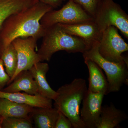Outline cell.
Instances as JSON below:
<instances>
[{
    "mask_svg": "<svg viewBox=\"0 0 128 128\" xmlns=\"http://www.w3.org/2000/svg\"><path fill=\"white\" fill-rule=\"evenodd\" d=\"M88 90L86 81L76 78L70 83L60 87L54 101L55 108L71 121L74 128H86L80 117V107Z\"/></svg>",
    "mask_w": 128,
    "mask_h": 128,
    "instance_id": "cell-3",
    "label": "cell"
},
{
    "mask_svg": "<svg viewBox=\"0 0 128 128\" xmlns=\"http://www.w3.org/2000/svg\"><path fill=\"white\" fill-rule=\"evenodd\" d=\"M54 9L38 2L32 7L9 16L0 32V54L16 38L32 37L38 40L42 38L46 28L40 21L44 14Z\"/></svg>",
    "mask_w": 128,
    "mask_h": 128,
    "instance_id": "cell-1",
    "label": "cell"
},
{
    "mask_svg": "<svg viewBox=\"0 0 128 128\" xmlns=\"http://www.w3.org/2000/svg\"><path fill=\"white\" fill-rule=\"evenodd\" d=\"M49 70L48 64L40 62L34 64L29 70L36 82L39 94L54 101L58 93L51 88L46 80V74Z\"/></svg>",
    "mask_w": 128,
    "mask_h": 128,
    "instance_id": "cell-11",
    "label": "cell"
},
{
    "mask_svg": "<svg viewBox=\"0 0 128 128\" xmlns=\"http://www.w3.org/2000/svg\"><path fill=\"white\" fill-rule=\"evenodd\" d=\"M94 18L102 32L109 27H115L128 39V15L113 0H99Z\"/></svg>",
    "mask_w": 128,
    "mask_h": 128,
    "instance_id": "cell-5",
    "label": "cell"
},
{
    "mask_svg": "<svg viewBox=\"0 0 128 128\" xmlns=\"http://www.w3.org/2000/svg\"><path fill=\"white\" fill-rule=\"evenodd\" d=\"M94 20V18L80 5L72 0L60 10L48 12L42 17L40 23L44 28L58 24H72Z\"/></svg>",
    "mask_w": 128,
    "mask_h": 128,
    "instance_id": "cell-6",
    "label": "cell"
},
{
    "mask_svg": "<svg viewBox=\"0 0 128 128\" xmlns=\"http://www.w3.org/2000/svg\"></svg>",
    "mask_w": 128,
    "mask_h": 128,
    "instance_id": "cell-25",
    "label": "cell"
},
{
    "mask_svg": "<svg viewBox=\"0 0 128 128\" xmlns=\"http://www.w3.org/2000/svg\"><path fill=\"white\" fill-rule=\"evenodd\" d=\"M42 42L38 53L41 62L50 61L58 51L69 53H84L89 49L84 40L67 33L59 24L46 28Z\"/></svg>",
    "mask_w": 128,
    "mask_h": 128,
    "instance_id": "cell-2",
    "label": "cell"
},
{
    "mask_svg": "<svg viewBox=\"0 0 128 128\" xmlns=\"http://www.w3.org/2000/svg\"><path fill=\"white\" fill-rule=\"evenodd\" d=\"M98 45L99 42L96 44L82 54L84 58L91 60L104 70L108 83V93L119 91L124 84H128V62H114L105 59L99 54Z\"/></svg>",
    "mask_w": 128,
    "mask_h": 128,
    "instance_id": "cell-4",
    "label": "cell"
},
{
    "mask_svg": "<svg viewBox=\"0 0 128 128\" xmlns=\"http://www.w3.org/2000/svg\"><path fill=\"white\" fill-rule=\"evenodd\" d=\"M38 40L32 37L19 38L12 42L16 51L18 62L16 72L8 84L11 83L21 72L29 70L34 64L41 62L35 51Z\"/></svg>",
    "mask_w": 128,
    "mask_h": 128,
    "instance_id": "cell-8",
    "label": "cell"
},
{
    "mask_svg": "<svg viewBox=\"0 0 128 128\" xmlns=\"http://www.w3.org/2000/svg\"><path fill=\"white\" fill-rule=\"evenodd\" d=\"M73 128V126L71 121L63 113L59 111L55 128Z\"/></svg>",
    "mask_w": 128,
    "mask_h": 128,
    "instance_id": "cell-22",
    "label": "cell"
},
{
    "mask_svg": "<svg viewBox=\"0 0 128 128\" xmlns=\"http://www.w3.org/2000/svg\"><path fill=\"white\" fill-rule=\"evenodd\" d=\"M80 5L88 14L94 18L99 0H72Z\"/></svg>",
    "mask_w": 128,
    "mask_h": 128,
    "instance_id": "cell-21",
    "label": "cell"
},
{
    "mask_svg": "<svg viewBox=\"0 0 128 128\" xmlns=\"http://www.w3.org/2000/svg\"><path fill=\"white\" fill-rule=\"evenodd\" d=\"M30 118H8L0 121V128H32Z\"/></svg>",
    "mask_w": 128,
    "mask_h": 128,
    "instance_id": "cell-20",
    "label": "cell"
},
{
    "mask_svg": "<svg viewBox=\"0 0 128 128\" xmlns=\"http://www.w3.org/2000/svg\"><path fill=\"white\" fill-rule=\"evenodd\" d=\"M128 50V44L120 35L118 29L110 26L104 31L98 45V51L105 59L112 62H128L123 54Z\"/></svg>",
    "mask_w": 128,
    "mask_h": 128,
    "instance_id": "cell-7",
    "label": "cell"
},
{
    "mask_svg": "<svg viewBox=\"0 0 128 128\" xmlns=\"http://www.w3.org/2000/svg\"><path fill=\"white\" fill-rule=\"evenodd\" d=\"M58 24L67 33L84 40L89 49L94 44L99 42L103 32L94 20L72 25Z\"/></svg>",
    "mask_w": 128,
    "mask_h": 128,
    "instance_id": "cell-10",
    "label": "cell"
},
{
    "mask_svg": "<svg viewBox=\"0 0 128 128\" xmlns=\"http://www.w3.org/2000/svg\"><path fill=\"white\" fill-rule=\"evenodd\" d=\"M0 55L6 67V73L11 79L16 72L18 62L16 51L12 44L4 49Z\"/></svg>",
    "mask_w": 128,
    "mask_h": 128,
    "instance_id": "cell-19",
    "label": "cell"
},
{
    "mask_svg": "<svg viewBox=\"0 0 128 128\" xmlns=\"http://www.w3.org/2000/svg\"><path fill=\"white\" fill-rule=\"evenodd\" d=\"M105 94L94 93L87 90L80 110L81 120L86 128H96L100 120Z\"/></svg>",
    "mask_w": 128,
    "mask_h": 128,
    "instance_id": "cell-9",
    "label": "cell"
},
{
    "mask_svg": "<svg viewBox=\"0 0 128 128\" xmlns=\"http://www.w3.org/2000/svg\"><path fill=\"white\" fill-rule=\"evenodd\" d=\"M59 112L56 108H34L31 115L36 128H55Z\"/></svg>",
    "mask_w": 128,
    "mask_h": 128,
    "instance_id": "cell-18",
    "label": "cell"
},
{
    "mask_svg": "<svg viewBox=\"0 0 128 128\" xmlns=\"http://www.w3.org/2000/svg\"><path fill=\"white\" fill-rule=\"evenodd\" d=\"M38 0H0V32L9 16L32 7Z\"/></svg>",
    "mask_w": 128,
    "mask_h": 128,
    "instance_id": "cell-17",
    "label": "cell"
},
{
    "mask_svg": "<svg viewBox=\"0 0 128 128\" xmlns=\"http://www.w3.org/2000/svg\"><path fill=\"white\" fill-rule=\"evenodd\" d=\"M89 72V87L88 90L94 93L108 94V83L102 69L94 61L84 59Z\"/></svg>",
    "mask_w": 128,
    "mask_h": 128,
    "instance_id": "cell-13",
    "label": "cell"
},
{
    "mask_svg": "<svg viewBox=\"0 0 128 128\" xmlns=\"http://www.w3.org/2000/svg\"><path fill=\"white\" fill-rule=\"evenodd\" d=\"M4 64L0 58V87L1 88L6 84L9 83L10 78L7 73H6L4 68Z\"/></svg>",
    "mask_w": 128,
    "mask_h": 128,
    "instance_id": "cell-23",
    "label": "cell"
},
{
    "mask_svg": "<svg viewBox=\"0 0 128 128\" xmlns=\"http://www.w3.org/2000/svg\"><path fill=\"white\" fill-rule=\"evenodd\" d=\"M2 91L8 93L23 91L32 95L39 94L36 82L30 70L21 72Z\"/></svg>",
    "mask_w": 128,
    "mask_h": 128,
    "instance_id": "cell-14",
    "label": "cell"
},
{
    "mask_svg": "<svg viewBox=\"0 0 128 128\" xmlns=\"http://www.w3.org/2000/svg\"><path fill=\"white\" fill-rule=\"evenodd\" d=\"M5 98L12 102L25 104L34 108L52 107V100L40 94L32 95L20 92L8 93L0 90V98Z\"/></svg>",
    "mask_w": 128,
    "mask_h": 128,
    "instance_id": "cell-12",
    "label": "cell"
},
{
    "mask_svg": "<svg viewBox=\"0 0 128 128\" xmlns=\"http://www.w3.org/2000/svg\"><path fill=\"white\" fill-rule=\"evenodd\" d=\"M34 108L25 104L0 98V121L8 118H30Z\"/></svg>",
    "mask_w": 128,
    "mask_h": 128,
    "instance_id": "cell-15",
    "label": "cell"
},
{
    "mask_svg": "<svg viewBox=\"0 0 128 128\" xmlns=\"http://www.w3.org/2000/svg\"><path fill=\"white\" fill-rule=\"evenodd\" d=\"M39 2H43L52 6L54 9L57 8L62 4L65 0H38Z\"/></svg>",
    "mask_w": 128,
    "mask_h": 128,
    "instance_id": "cell-24",
    "label": "cell"
},
{
    "mask_svg": "<svg viewBox=\"0 0 128 128\" xmlns=\"http://www.w3.org/2000/svg\"><path fill=\"white\" fill-rule=\"evenodd\" d=\"M127 114L118 109L113 104L102 106L99 122L96 128H114L128 119Z\"/></svg>",
    "mask_w": 128,
    "mask_h": 128,
    "instance_id": "cell-16",
    "label": "cell"
}]
</instances>
